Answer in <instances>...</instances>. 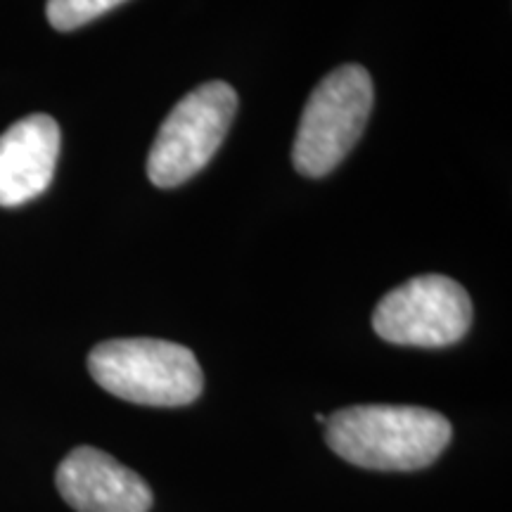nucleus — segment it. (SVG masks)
I'll return each mask as SVG.
<instances>
[{"mask_svg":"<svg viewBox=\"0 0 512 512\" xmlns=\"http://www.w3.org/2000/svg\"><path fill=\"white\" fill-rule=\"evenodd\" d=\"M238 110V95L226 81L192 88L159 126L147 176L157 188H176L190 181L216 155Z\"/></svg>","mask_w":512,"mask_h":512,"instance_id":"nucleus-4","label":"nucleus"},{"mask_svg":"<svg viewBox=\"0 0 512 512\" xmlns=\"http://www.w3.org/2000/svg\"><path fill=\"white\" fill-rule=\"evenodd\" d=\"M88 370L105 392L140 406H188L204 387L195 354L166 339L128 337L102 342L88 356Z\"/></svg>","mask_w":512,"mask_h":512,"instance_id":"nucleus-2","label":"nucleus"},{"mask_svg":"<svg viewBox=\"0 0 512 512\" xmlns=\"http://www.w3.org/2000/svg\"><path fill=\"white\" fill-rule=\"evenodd\" d=\"M55 484L64 503L76 512H147L152 489L138 472L110 453L79 446L57 467Z\"/></svg>","mask_w":512,"mask_h":512,"instance_id":"nucleus-6","label":"nucleus"},{"mask_svg":"<svg viewBox=\"0 0 512 512\" xmlns=\"http://www.w3.org/2000/svg\"><path fill=\"white\" fill-rule=\"evenodd\" d=\"M316 420L320 422V425H325V422H328V415H323V413H318L316 415Z\"/></svg>","mask_w":512,"mask_h":512,"instance_id":"nucleus-9","label":"nucleus"},{"mask_svg":"<svg viewBox=\"0 0 512 512\" xmlns=\"http://www.w3.org/2000/svg\"><path fill=\"white\" fill-rule=\"evenodd\" d=\"M472 325L470 294L446 275H418L380 299L373 328L384 342L439 349L456 344Z\"/></svg>","mask_w":512,"mask_h":512,"instance_id":"nucleus-5","label":"nucleus"},{"mask_svg":"<svg viewBox=\"0 0 512 512\" xmlns=\"http://www.w3.org/2000/svg\"><path fill=\"white\" fill-rule=\"evenodd\" d=\"M373 110V79L361 64H344L313 88L306 100L292 162L302 176L330 174L358 143Z\"/></svg>","mask_w":512,"mask_h":512,"instance_id":"nucleus-3","label":"nucleus"},{"mask_svg":"<svg viewBox=\"0 0 512 512\" xmlns=\"http://www.w3.org/2000/svg\"><path fill=\"white\" fill-rule=\"evenodd\" d=\"M126 0H48V22L57 31H74L117 8Z\"/></svg>","mask_w":512,"mask_h":512,"instance_id":"nucleus-8","label":"nucleus"},{"mask_svg":"<svg viewBox=\"0 0 512 512\" xmlns=\"http://www.w3.org/2000/svg\"><path fill=\"white\" fill-rule=\"evenodd\" d=\"M60 126L48 114L19 119L0 136V207L27 204L53 181Z\"/></svg>","mask_w":512,"mask_h":512,"instance_id":"nucleus-7","label":"nucleus"},{"mask_svg":"<svg viewBox=\"0 0 512 512\" xmlns=\"http://www.w3.org/2000/svg\"><path fill=\"white\" fill-rule=\"evenodd\" d=\"M451 422L418 406H351L325 422V441L347 463L380 472H415L451 444Z\"/></svg>","mask_w":512,"mask_h":512,"instance_id":"nucleus-1","label":"nucleus"}]
</instances>
